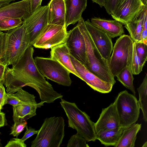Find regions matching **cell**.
I'll return each instance as SVG.
<instances>
[{"label":"cell","mask_w":147,"mask_h":147,"mask_svg":"<svg viewBox=\"0 0 147 147\" xmlns=\"http://www.w3.org/2000/svg\"><path fill=\"white\" fill-rule=\"evenodd\" d=\"M143 147H147V142H146L145 143L143 144V145L142 146Z\"/></svg>","instance_id":"cell-43"},{"label":"cell","mask_w":147,"mask_h":147,"mask_svg":"<svg viewBox=\"0 0 147 147\" xmlns=\"http://www.w3.org/2000/svg\"><path fill=\"white\" fill-rule=\"evenodd\" d=\"M141 124L134 123L124 129L120 139L115 147H134L137 134L140 130Z\"/></svg>","instance_id":"cell-22"},{"label":"cell","mask_w":147,"mask_h":147,"mask_svg":"<svg viewBox=\"0 0 147 147\" xmlns=\"http://www.w3.org/2000/svg\"><path fill=\"white\" fill-rule=\"evenodd\" d=\"M6 40L5 33L0 30V63L3 58L5 53Z\"/></svg>","instance_id":"cell-33"},{"label":"cell","mask_w":147,"mask_h":147,"mask_svg":"<svg viewBox=\"0 0 147 147\" xmlns=\"http://www.w3.org/2000/svg\"><path fill=\"white\" fill-rule=\"evenodd\" d=\"M86 45V67L103 80L113 86L116 81L109 68L108 61L102 57L95 45L82 18L77 24Z\"/></svg>","instance_id":"cell-1"},{"label":"cell","mask_w":147,"mask_h":147,"mask_svg":"<svg viewBox=\"0 0 147 147\" xmlns=\"http://www.w3.org/2000/svg\"><path fill=\"white\" fill-rule=\"evenodd\" d=\"M4 5H5V4H4ZM3 5H3V4H0V7H1V6H3Z\"/></svg>","instance_id":"cell-45"},{"label":"cell","mask_w":147,"mask_h":147,"mask_svg":"<svg viewBox=\"0 0 147 147\" xmlns=\"http://www.w3.org/2000/svg\"><path fill=\"white\" fill-rule=\"evenodd\" d=\"M16 0H0V4L3 5L8 4Z\"/></svg>","instance_id":"cell-42"},{"label":"cell","mask_w":147,"mask_h":147,"mask_svg":"<svg viewBox=\"0 0 147 147\" xmlns=\"http://www.w3.org/2000/svg\"><path fill=\"white\" fill-rule=\"evenodd\" d=\"M1 82H0V83H1Z\"/></svg>","instance_id":"cell-47"},{"label":"cell","mask_w":147,"mask_h":147,"mask_svg":"<svg viewBox=\"0 0 147 147\" xmlns=\"http://www.w3.org/2000/svg\"><path fill=\"white\" fill-rule=\"evenodd\" d=\"M26 130L23 136L21 138V140L24 142L26 140L32 136L34 135L37 134L38 131L36 130L34 128H33L30 127H28L27 126L26 127Z\"/></svg>","instance_id":"cell-36"},{"label":"cell","mask_w":147,"mask_h":147,"mask_svg":"<svg viewBox=\"0 0 147 147\" xmlns=\"http://www.w3.org/2000/svg\"><path fill=\"white\" fill-rule=\"evenodd\" d=\"M131 69L134 75H138L142 71L140 68L139 61L137 55L134 43L131 64Z\"/></svg>","instance_id":"cell-31"},{"label":"cell","mask_w":147,"mask_h":147,"mask_svg":"<svg viewBox=\"0 0 147 147\" xmlns=\"http://www.w3.org/2000/svg\"><path fill=\"white\" fill-rule=\"evenodd\" d=\"M90 22L94 26L105 33L111 38L120 36L124 33L123 24L115 20L94 17L91 19Z\"/></svg>","instance_id":"cell-17"},{"label":"cell","mask_w":147,"mask_h":147,"mask_svg":"<svg viewBox=\"0 0 147 147\" xmlns=\"http://www.w3.org/2000/svg\"><path fill=\"white\" fill-rule=\"evenodd\" d=\"M27 124L26 121L14 122V123L11 127L10 135L17 138L27 126Z\"/></svg>","instance_id":"cell-30"},{"label":"cell","mask_w":147,"mask_h":147,"mask_svg":"<svg viewBox=\"0 0 147 147\" xmlns=\"http://www.w3.org/2000/svg\"><path fill=\"white\" fill-rule=\"evenodd\" d=\"M60 103L68 121V127L76 129L77 133L84 138L87 142L96 140L94 123L89 116L82 111L74 102L61 98Z\"/></svg>","instance_id":"cell-3"},{"label":"cell","mask_w":147,"mask_h":147,"mask_svg":"<svg viewBox=\"0 0 147 147\" xmlns=\"http://www.w3.org/2000/svg\"><path fill=\"white\" fill-rule=\"evenodd\" d=\"M144 7L142 0H119L111 15L114 20L124 25L134 20Z\"/></svg>","instance_id":"cell-10"},{"label":"cell","mask_w":147,"mask_h":147,"mask_svg":"<svg viewBox=\"0 0 147 147\" xmlns=\"http://www.w3.org/2000/svg\"><path fill=\"white\" fill-rule=\"evenodd\" d=\"M48 5V24L65 27V0H51Z\"/></svg>","instance_id":"cell-18"},{"label":"cell","mask_w":147,"mask_h":147,"mask_svg":"<svg viewBox=\"0 0 147 147\" xmlns=\"http://www.w3.org/2000/svg\"><path fill=\"white\" fill-rule=\"evenodd\" d=\"M65 43L70 55L86 67V43L77 25L67 32Z\"/></svg>","instance_id":"cell-12"},{"label":"cell","mask_w":147,"mask_h":147,"mask_svg":"<svg viewBox=\"0 0 147 147\" xmlns=\"http://www.w3.org/2000/svg\"><path fill=\"white\" fill-rule=\"evenodd\" d=\"M87 0H65V27L74 24L81 19L83 12L86 8Z\"/></svg>","instance_id":"cell-16"},{"label":"cell","mask_w":147,"mask_h":147,"mask_svg":"<svg viewBox=\"0 0 147 147\" xmlns=\"http://www.w3.org/2000/svg\"><path fill=\"white\" fill-rule=\"evenodd\" d=\"M26 145L21 139L13 138L9 141L5 147H26Z\"/></svg>","instance_id":"cell-34"},{"label":"cell","mask_w":147,"mask_h":147,"mask_svg":"<svg viewBox=\"0 0 147 147\" xmlns=\"http://www.w3.org/2000/svg\"><path fill=\"white\" fill-rule=\"evenodd\" d=\"M6 67L5 65L0 63V82L2 81Z\"/></svg>","instance_id":"cell-40"},{"label":"cell","mask_w":147,"mask_h":147,"mask_svg":"<svg viewBox=\"0 0 147 147\" xmlns=\"http://www.w3.org/2000/svg\"><path fill=\"white\" fill-rule=\"evenodd\" d=\"M124 129L118 127L96 134V140L106 146H114L117 144Z\"/></svg>","instance_id":"cell-24"},{"label":"cell","mask_w":147,"mask_h":147,"mask_svg":"<svg viewBox=\"0 0 147 147\" xmlns=\"http://www.w3.org/2000/svg\"><path fill=\"white\" fill-rule=\"evenodd\" d=\"M69 49L65 43L51 48L50 57L57 61L70 73L79 78L71 61Z\"/></svg>","instance_id":"cell-19"},{"label":"cell","mask_w":147,"mask_h":147,"mask_svg":"<svg viewBox=\"0 0 147 147\" xmlns=\"http://www.w3.org/2000/svg\"><path fill=\"white\" fill-rule=\"evenodd\" d=\"M117 79L125 87L130 90L136 96V92L134 85V78L129 65L122 69L116 76Z\"/></svg>","instance_id":"cell-25"},{"label":"cell","mask_w":147,"mask_h":147,"mask_svg":"<svg viewBox=\"0 0 147 147\" xmlns=\"http://www.w3.org/2000/svg\"><path fill=\"white\" fill-rule=\"evenodd\" d=\"M144 7L137 17L130 22L124 25L130 36L134 42L141 41V34L143 28V19L145 8L147 7V0H142Z\"/></svg>","instance_id":"cell-21"},{"label":"cell","mask_w":147,"mask_h":147,"mask_svg":"<svg viewBox=\"0 0 147 147\" xmlns=\"http://www.w3.org/2000/svg\"><path fill=\"white\" fill-rule=\"evenodd\" d=\"M23 20L20 18H9L0 21V30L7 31L22 25Z\"/></svg>","instance_id":"cell-28"},{"label":"cell","mask_w":147,"mask_h":147,"mask_svg":"<svg viewBox=\"0 0 147 147\" xmlns=\"http://www.w3.org/2000/svg\"><path fill=\"white\" fill-rule=\"evenodd\" d=\"M1 109H1L0 108V110H1Z\"/></svg>","instance_id":"cell-46"},{"label":"cell","mask_w":147,"mask_h":147,"mask_svg":"<svg viewBox=\"0 0 147 147\" xmlns=\"http://www.w3.org/2000/svg\"><path fill=\"white\" fill-rule=\"evenodd\" d=\"M1 134V132H0V147H2V145L1 142V139H0V135Z\"/></svg>","instance_id":"cell-44"},{"label":"cell","mask_w":147,"mask_h":147,"mask_svg":"<svg viewBox=\"0 0 147 147\" xmlns=\"http://www.w3.org/2000/svg\"><path fill=\"white\" fill-rule=\"evenodd\" d=\"M6 93L5 89L3 84L2 81L1 82L0 84V108L2 109L4 105Z\"/></svg>","instance_id":"cell-37"},{"label":"cell","mask_w":147,"mask_h":147,"mask_svg":"<svg viewBox=\"0 0 147 147\" xmlns=\"http://www.w3.org/2000/svg\"><path fill=\"white\" fill-rule=\"evenodd\" d=\"M34 60L37 68L44 77L64 86H71L70 72L57 61L50 57L38 56Z\"/></svg>","instance_id":"cell-7"},{"label":"cell","mask_w":147,"mask_h":147,"mask_svg":"<svg viewBox=\"0 0 147 147\" xmlns=\"http://www.w3.org/2000/svg\"><path fill=\"white\" fill-rule=\"evenodd\" d=\"M44 103L41 101L38 103H25L12 106L14 122L26 121L35 116L37 109L43 105Z\"/></svg>","instance_id":"cell-20"},{"label":"cell","mask_w":147,"mask_h":147,"mask_svg":"<svg viewBox=\"0 0 147 147\" xmlns=\"http://www.w3.org/2000/svg\"><path fill=\"white\" fill-rule=\"evenodd\" d=\"M134 42L129 35L123 34L116 40L112 53L108 61L109 68L114 76L131 65Z\"/></svg>","instance_id":"cell-5"},{"label":"cell","mask_w":147,"mask_h":147,"mask_svg":"<svg viewBox=\"0 0 147 147\" xmlns=\"http://www.w3.org/2000/svg\"><path fill=\"white\" fill-rule=\"evenodd\" d=\"M119 0H105L104 6L107 13L111 15L114 10Z\"/></svg>","instance_id":"cell-35"},{"label":"cell","mask_w":147,"mask_h":147,"mask_svg":"<svg viewBox=\"0 0 147 147\" xmlns=\"http://www.w3.org/2000/svg\"><path fill=\"white\" fill-rule=\"evenodd\" d=\"M33 94L21 88L13 93H6L4 105L9 104L12 106L25 103H36Z\"/></svg>","instance_id":"cell-23"},{"label":"cell","mask_w":147,"mask_h":147,"mask_svg":"<svg viewBox=\"0 0 147 147\" xmlns=\"http://www.w3.org/2000/svg\"><path fill=\"white\" fill-rule=\"evenodd\" d=\"M114 102L120 127L124 129L136 123L139 116L140 108L135 96L123 90L118 94Z\"/></svg>","instance_id":"cell-6"},{"label":"cell","mask_w":147,"mask_h":147,"mask_svg":"<svg viewBox=\"0 0 147 147\" xmlns=\"http://www.w3.org/2000/svg\"><path fill=\"white\" fill-rule=\"evenodd\" d=\"M42 0H31L30 9L31 13L41 6Z\"/></svg>","instance_id":"cell-38"},{"label":"cell","mask_w":147,"mask_h":147,"mask_svg":"<svg viewBox=\"0 0 147 147\" xmlns=\"http://www.w3.org/2000/svg\"><path fill=\"white\" fill-rule=\"evenodd\" d=\"M31 0H22L0 7V21L7 19L20 18L23 20L31 14Z\"/></svg>","instance_id":"cell-14"},{"label":"cell","mask_w":147,"mask_h":147,"mask_svg":"<svg viewBox=\"0 0 147 147\" xmlns=\"http://www.w3.org/2000/svg\"><path fill=\"white\" fill-rule=\"evenodd\" d=\"M134 43L140 68L142 71L147 59V42L139 41L134 42Z\"/></svg>","instance_id":"cell-27"},{"label":"cell","mask_w":147,"mask_h":147,"mask_svg":"<svg viewBox=\"0 0 147 147\" xmlns=\"http://www.w3.org/2000/svg\"><path fill=\"white\" fill-rule=\"evenodd\" d=\"M5 33V51L1 63L7 66L15 64L31 45L23 24Z\"/></svg>","instance_id":"cell-4"},{"label":"cell","mask_w":147,"mask_h":147,"mask_svg":"<svg viewBox=\"0 0 147 147\" xmlns=\"http://www.w3.org/2000/svg\"><path fill=\"white\" fill-rule=\"evenodd\" d=\"M70 56L80 78L94 90L102 93L111 92L113 86L112 85L101 79L70 55Z\"/></svg>","instance_id":"cell-11"},{"label":"cell","mask_w":147,"mask_h":147,"mask_svg":"<svg viewBox=\"0 0 147 147\" xmlns=\"http://www.w3.org/2000/svg\"><path fill=\"white\" fill-rule=\"evenodd\" d=\"M139 96L138 100L141 109L144 121H147V74H146L143 81L137 88Z\"/></svg>","instance_id":"cell-26"},{"label":"cell","mask_w":147,"mask_h":147,"mask_svg":"<svg viewBox=\"0 0 147 147\" xmlns=\"http://www.w3.org/2000/svg\"><path fill=\"white\" fill-rule=\"evenodd\" d=\"M93 3H95L99 5L100 7H104L105 0H91Z\"/></svg>","instance_id":"cell-41"},{"label":"cell","mask_w":147,"mask_h":147,"mask_svg":"<svg viewBox=\"0 0 147 147\" xmlns=\"http://www.w3.org/2000/svg\"><path fill=\"white\" fill-rule=\"evenodd\" d=\"M84 23L98 50L102 57L108 61L113 47L111 38L105 33L94 26L89 19L84 21Z\"/></svg>","instance_id":"cell-13"},{"label":"cell","mask_w":147,"mask_h":147,"mask_svg":"<svg viewBox=\"0 0 147 147\" xmlns=\"http://www.w3.org/2000/svg\"><path fill=\"white\" fill-rule=\"evenodd\" d=\"M147 7L145 10L143 19V28L141 34V41L147 42Z\"/></svg>","instance_id":"cell-32"},{"label":"cell","mask_w":147,"mask_h":147,"mask_svg":"<svg viewBox=\"0 0 147 147\" xmlns=\"http://www.w3.org/2000/svg\"><path fill=\"white\" fill-rule=\"evenodd\" d=\"M7 124L5 114L0 110V128Z\"/></svg>","instance_id":"cell-39"},{"label":"cell","mask_w":147,"mask_h":147,"mask_svg":"<svg viewBox=\"0 0 147 147\" xmlns=\"http://www.w3.org/2000/svg\"><path fill=\"white\" fill-rule=\"evenodd\" d=\"M94 126L96 134L120 127L119 117L114 102L102 109L99 118L94 123Z\"/></svg>","instance_id":"cell-15"},{"label":"cell","mask_w":147,"mask_h":147,"mask_svg":"<svg viewBox=\"0 0 147 147\" xmlns=\"http://www.w3.org/2000/svg\"><path fill=\"white\" fill-rule=\"evenodd\" d=\"M87 141L83 137L77 133L72 136L68 141L67 147H89Z\"/></svg>","instance_id":"cell-29"},{"label":"cell","mask_w":147,"mask_h":147,"mask_svg":"<svg viewBox=\"0 0 147 147\" xmlns=\"http://www.w3.org/2000/svg\"><path fill=\"white\" fill-rule=\"evenodd\" d=\"M64 120L61 117H47L44 120L31 147H59L65 136Z\"/></svg>","instance_id":"cell-2"},{"label":"cell","mask_w":147,"mask_h":147,"mask_svg":"<svg viewBox=\"0 0 147 147\" xmlns=\"http://www.w3.org/2000/svg\"><path fill=\"white\" fill-rule=\"evenodd\" d=\"M67 32L65 26L48 24L38 35L33 46L39 49H51L65 43Z\"/></svg>","instance_id":"cell-8"},{"label":"cell","mask_w":147,"mask_h":147,"mask_svg":"<svg viewBox=\"0 0 147 147\" xmlns=\"http://www.w3.org/2000/svg\"><path fill=\"white\" fill-rule=\"evenodd\" d=\"M49 7L40 6L23 20V24L31 45H33L45 27L48 24Z\"/></svg>","instance_id":"cell-9"}]
</instances>
